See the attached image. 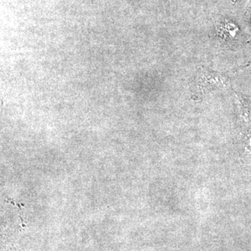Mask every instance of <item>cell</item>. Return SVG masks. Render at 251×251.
Masks as SVG:
<instances>
[{"label":"cell","mask_w":251,"mask_h":251,"mask_svg":"<svg viewBox=\"0 0 251 251\" xmlns=\"http://www.w3.org/2000/svg\"><path fill=\"white\" fill-rule=\"evenodd\" d=\"M238 29L233 25H226L221 31L223 38L228 39V38H235L237 34Z\"/></svg>","instance_id":"7a4b0ae2"},{"label":"cell","mask_w":251,"mask_h":251,"mask_svg":"<svg viewBox=\"0 0 251 251\" xmlns=\"http://www.w3.org/2000/svg\"><path fill=\"white\" fill-rule=\"evenodd\" d=\"M228 85V79L225 76L204 69L197 76L192 86V92L194 95H203L214 90L225 88Z\"/></svg>","instance_id":"6da1fadb"}]
</instances>
